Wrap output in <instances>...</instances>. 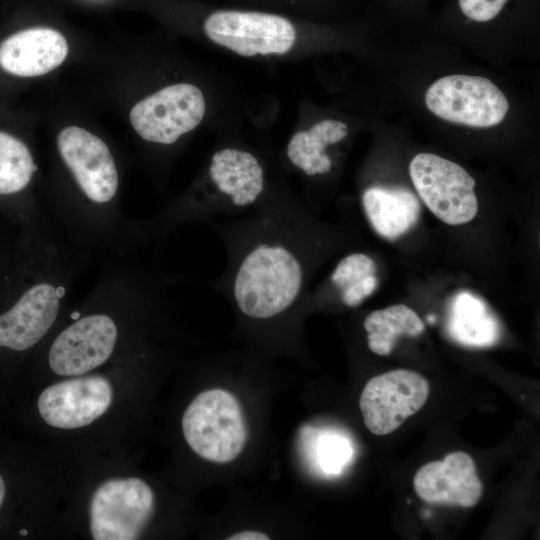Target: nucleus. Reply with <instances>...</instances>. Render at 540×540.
<instances>
[{
    "instance_id": "1",
    "label": "nucleus",
    "mask_w": 540,
    "mask_h": 540,
    "mask_svg": "<svg viewBox=\"0 0 540 540\" xmlns=\"http://www.w3.org/2000/svg\"><path fill=\"white\" fill-rule=\"evenodd\" d=\"M304 278L295 246L282 238H262L239 256L230 278V295L244 315L269 319L294 305Z\"/></svg>"
},
{
    "instance_id": "2",
    "label": "nucleus",
    "mask_w": 540,
    "mask_h": 540,
    "mask_svg": "<svg viewBox=\"0 0 540 540\" xmlns=\"http://www.w3.org/2000/svg\"><path fill=\"white\" fill-rule=\"evenodd\" d=\"M202 30L211 42L243 57L283 56L298 41L293 20L259 10H213L203 19Z\"/></svg>"
},
{
    "instance_id": "3",
    "label": "nucleus",
    "mask_w": 540,
    "mask_h": 540,
    "mask_svg": "<svg viewBox=\"0 0 540 540\" xmlns=\"http://www.w3.org/2000/svg\"><path fill=\"white\" fill-rule=\"evenodd\" d=\"M182 431L197 455L215 463L233 461L247 439L241 407L222 389L207 390L194 398L183 414Z\"/></svg>"
},
{
    "instance_id": "4",
    "label": "nucleus",
    "mask_w": 540,
    "mask_h": 540,
    "mask_svg": "<svg viewBox=\"0 0 540 540\" xmlns=\"http://www.w3.org/2000/svg\"><path fill=\"white\" fill-rule=\"evenodd\" d=\"M414 188L428 209L448 225H462L478 212L474 178L459 164L419 153L409 164Z\"/></svg>"
},
{
    "instance_id": "5",
    "label": "nucleus",
    "mask_w": 540,
    "mask_h": 540,
    "mask_svg": "<svg viewBox=\"0 0 540 540\" xmlns=\"http://www.w3.org/2000/svg\"><path fill=\"white\" fill-rule=\"evenodd\" d=\"M429 111L450 123L489 128L500 124L509 111L504 93L482 76L455 74L433 82L425 93Z\"/></svg>"
},
{
    "instance_id": "6",
    "label": "nucleus",
    "mask_w": 540,
    "mask_h": 540,
    "mask_svg": "<svg viewBox=\"0 0 540 540\" xmlns=\"http://www.w3.org/2000/svg\"><path fill=\"white\" fill-rule=\"evenodd\" d=\"M206 100L191 83L165 86L138 101L130 110L133 129L144 140L170 145L202 122Z\"/></svg>"
},
{
    "instance_id": "7",
    "label": "nucleus",
    "mask_w": 540,
    "mask_h": 540,
    "mask_svg": "<svg viewBox=\"0 0 540 540\" xmlns=\"http://www.w3.org/2000/svg\"><path fill=\"white\" fill-rule=\"evenodd\" d=\"M154 508V495L139 478L102 483L90 502V532L94 540L138 539Z\"/></svg>"
},
{
    "instance_id": "8",
    "label": "nucleus",
    "mask_w": 540,
    "mask_h": 540,
    "mask_svg": "<svg viewBox=\"0 0 540 540\" xmlns=\"http://www.w3.org/2000/svg\"><path fill=\"white\" fill-rule=\"evenodd\" d=\"M430 386L421 374L395 369L371 378L365 385L359 406L367 429L387 435L426 403Z\"/></svg>"
},
{
    "instance_id": "9",
    "label": "nucleus",
    "mask_w": 540,
    "mask_h": 540,
    "mask_svg": "<svg viewBox=\"0 0 540 540\" xmlns=\"http://www.w3.org/2000/svg\"><path fill=\"white\" fill-rule=\"evenodd\" d=\"M57 148L83 196L95 206L111 203L118 192L119 176L107 144L90 131L67 126L57 136Z\"/></svg>"
},
{
    "instance_id": "10",
    "label": "nucleus",
    "mask_w": 540,
    "mask_h": 540,
    "mask_svg": "<svg viewBox=\"0 0 540 540\" xmlns=\"http://www.w3.org/2000/svg\"><path fill=\"white\" fill-rule=\"evenodd\" d=\"M52 342L48 362L51 370L60 376H81L105 363L113 353L118 328L115 320L102 312L80 317Z\"/></svg>"
},
{
    "instance_id": "11",
    "label": "nucleus",
    "mask_w": 540,
    "mask_h": 540,
    "mask_svg": "<svg viewBox=\"0 0 540 540\" xmlns=\"http://www.w3.org/2000/svg\"><path fill=\"white\" fill-rule=\"evenodd\" d=\"M65 291L59 279L48 276L29 286L0 315V347L25 351L37 344L55 323Z\"/></svg>"
},
{
    "instance_id": "12",
    "label": "nucleus",
    "mask_w": 540,
    "mask_h": 540,
    "mask_svg": "<svg viewBox=\"0 0 540 540\" xmlns=\"http://www.w3.org/2000/svg\"><path fill=\"white\" fill-rule=\"evenodd\" d=\"M113 397L110 382L100 375L76 377L47 387L37 406L42 419L52 427L76 429L102 416Z\"/></svg>"
},
{
    "instance_id": "13",
    "label": "nucleus",
    "mask_w": 540,
    "mask_h": 540,
    "mask_svg": "<svg viewBox=\"0 0 540 540\" xmlns=\"http://www.w3.org/2000/svg\"><path fill=\"white\" fill-rule=\"evenodd\" d=\"M413 486L426 502L464 508L475 506L483 492L474 460L462 451L423 465L414 476Z\"/></svg>"
},
{
    "instance_id": "14",
    "label": "nucleus",
    "mask_w": 540,
    "mask_h": 540,
    "mask_svg": "<svg viewBox=\"0 0 540 540\" xmlns=\"http://www.w3.org/2000/svg\"><path fill=\"white\" fill-rule=\"evenodd\" d=\"M68 49L67 40L55 29H24L0 43V67L20 77L41 76L60 66Z\"/></svg>"
},
{
    "instance_id": "15",
    "label": "nucleus",
    "mask_w": 540,
    "mask_h": 540,
    "mask_svg": "<svg viewBox=\"0 0 540 540\" xmlns=\"http://www.w3.org/2000/svg\"><path fill=\"white\" fill-rule=\"evenodd\" d=\"M208 177L215 191L231 206L253 205L265 189V173L251 152L227 147L216 151L208 166Z\"/></svg>"
},
{
    "instance_id": "16",
    "label": "nucleus",
    "mask_w": 540,
    "mask_h": 540,
    "mask_svg": "<svg viewBox=\"0 0 540 540\" xmlns=\"http://www.w3.org/2000/svg\"><path fill=\"white\" fill-rule=\"evenodd\" d=\"M445 328L456 343L470 348H487L502 336L500 321L490 307L468 291L455 294L449 301Z\"/></svg>"
},
{
    "instance_id": "17",
    "label": "nucleus",
    "mask_w": 540,
    "mask_h": 540,
    "mask_svg": "<svg viewBox=\"0 0 540 540\" xmlns=\"http://www.w3.org/2000/svg\"><path fill=\"white\" fill-rule=\"evenodd\" d=\"M299 450L313 474L335 478L352 464L356 445L351 434L343 428L305 425L299 431Z\"/></svg>"
},
{
    "instance_id": "18",
    "label": "nucleus",
    "mask_w": 540,
    "mask_h": 540,
    "mask_svg": "<svg viewBox=\"0 0 540 540\" xmlns=\"http://www.w3.org/2000/svg\"><path fill=\"white\" fill-rule=\"evenodd\" d=\"M361 200L373 229L389 240L411 230L421 214L419 199L404 187L372 186L363 192Z\"/></svg>"
},
{
    "instance_id": "19",
    "label": "nucleus",
    "mask_w": 540,
    "mask_h": 540,
    "mask_svg": "<svg viewBox=\"0 0 540 540\" xmlns=\"http://www.w3.org/2000/svg\"><path fill=\"white\" fill-rule=\"evenodd\" d=\"M346 123L324 119L309 130H301L292 135L286 156L290 163L309 176L326 174L332 168V161L325 149L342 141L348 135Z\"/></svg>"
},
{
    "instance_id": "20",
    "label": "nucleus",
    "mask_w": 540,
    "mask_h": 540,
    "mask_svg": "<svg viewBox=\"0 0 540 540\" xmlns=\"http://www.w3.org/2000/svg\"><path fill=\"white\" fill-rule=\"evenodd\" d=\"M369 349L380 356L389 355L401 336L416 337L424 329L418 314L404 304L371 312L364 320Z\"/></svg>"
},
{
    "instance_id": "21",
    "label": "nucleus",
    "mask_w": 540,
    "mask_h": 540,
    "mask_svg": "<svg viewBox=\"0 0 540 540\" xmlns=\"http://www.w3.org/2000/svg\"><path fill=\"white\" fill-rule=\"evenodd\" d=\"M377 266L364 253H352L336 265L331 281L340 291L342 302L356 307L373 294L378 286Z\"/></svg>"
},
{
    "instance_id": "22",
    "label": "nucleus",
    "mask_w": 540,
    "mask_h": 540,
    "mask_svg": "<svg viewBox=\"0 0 540 540\" xmlns=\"http://www.w3.org/2000/svg\"><path fill=\"white\" fill-rule=\"evenodd\" d=\"M36 170L33 156L25 143L0 131V195L24 190Z\"/></svg>"
},
{
    "instance_id": "23",
    "label": "nucleus",
    "mask_w": 540,
    "mask_h": 540,
    "mask_svg": "<svg viewBox=\"0 0 540 540\" xmlns=\"http://www.w3.org/2000/svg\"><path fill=\"white\" fill-rule=\"evenodd\" d=\"M508 0H458L464 16L475 22H488L504 8Z\"/></svg>"
},
{
    "instance_id": "24",
    "label": "nucleus",
    "mask_w": 540,
    "mask_h": 540,
    "mask_svg": "<svg viewBox=\"0 0 540 540\" xmlns=\"http://www.w3.org/2000/svg\"><path fill=\"white\" fill-rule=\"evenodd\" d=\"M228 540H268L269 537L258 531H242L231 535Z\"/></svg>"
},
{
    "instance_id": "25",
    "label": "nucleus",
    "mask_w": 540,
    "mask_h": 540,
    "mask_svg": "<svg viewBox=\"0 0 540 540\" xmlns=\"http://www.w3.org/2000/svg\"><path fill=\"white\" fill-rule=\"evenodd\" d=\"M4 497H5V484H4L3 478L0 475V507L4 501Z\"/></svg>"
},
{
    "instance_id": "26",
    "label": "nucleus",
    "mask_w": 540,
    "mask_h": 540,
    "mask_svg": "<svg viewBox=\"0 0 540 540\" xmlns=\"http://www.w3.org/2000/svg\"><path fill=\"white\" fill-rule=\"evenodd\" d=\"M428 321L431 323V322H434L435 321V316H429L428 317Z\"/></svg>"
},
{
    "instance_id": "27",
    "label": "nucleus",
    "mask_w": 540,
    "mask_h": 540,
    "mask_svg": "<svg viewBox=\"0 0 540 540\" xmlns=\"http://www.w3.org/2000/svg\"><path fill=\"white\" fill-rule=\"evenodd\" d=\"M27 532L25 530H22L21 531V534H26Z\"/></svg>"
}]
</instances>
